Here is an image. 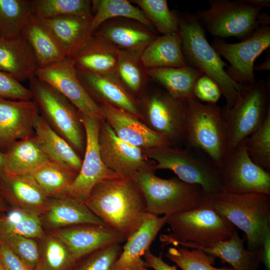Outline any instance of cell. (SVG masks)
Here are the masks:
<instances>
[{
	"label": "cell",
	"mask_w": 270,
	"mask_h": 270,
	"mask_svg": "<svg viewBox=\"0 0 270 270\" xmlns=\"http://www.w3.org/2000/svg\"><path fill=\"white\" fill-rule=\"evenodd\" d=\"M85 204L105 224L126 239L139 228L148 214L143 193L132 177L100 182Z\"/></svg>",
	"instance_id": "obj_1"
},
{
	"label": "cell",
	"mask_w": 270,
	"mask_h": 270,
	"mask_svg": "<svg viewBox=\"0 0 270 270\" xmlns=\"http://www.w3.org/2000/svg\"><path fill=\"white\" fill-rule=\"evenodd\" d=\"M178 33L184 58L188 65L212 79L219 86L231 108L236 102L244 85L234 81L227 74L228 64L210 44L206 30L194 14H178Z\"/></svg>",
	"instance_id": "obj_2"
},
{
	"label": "cell",
	"mask_w": 270,
	"mask_h": 270,
	"mask_svg": "<svg viewBox=\"0 0 270 270\" xmlns=\"http://www.w3.org/2000/svg\"><path fill=\"white\" fill-rule=\"evenodd\" d=\"M209 201V200H208ZM170 231L162 234L164 246L171 244L193 248H208L215 244L230 239L236 227L219 215L209 205L168 216Z\"/></svg>",
	"instance_id": "obj_3"
},
{
	"label": "cell",
	"mask_w": 270,
	"mask_h": 270,
	"mask_svg": "<svg viewBox=\"0 0 270 270\" xmlns=\"http://www.w3.org/2000/svg\"><path fill=\"white\" fill-rule=\"evenodd\" d=\"M143 151L154 162L156 170H170L181 180L200 186L209 197L224 191L219 167L198 148L168 146Z\"/></svg>",
	"instance_id": "obj_4"
},
{
	"label": "cell",
	"mask_w": 270,
	"mask_h": 270,
	"mask_svg": "<svg viewBox=\"0 0 270 270\" xmlns=\"http://www.w3.org/2000/svg\"><path fill=\"white\" fill-rule=\"evenodd\" d=\"M208 204L245 233L247 249L260 248L264 234L270 230V195L222 191L210 196Z\"/></svg>",
	"instance_id": "obj_5"
},
{
	"label": "cell",
	"mask_w": 270,
	"mask_h": 270,
	"mask_svg": "<svg viewBox=\"0 0 270 270\" xmlns=\"http://www.w3.org/2000/svg\"><path fill=\"white\" fill-rule=\"evenodd\" d=\"M156 171L146 170L132 176L143 193L148 213L170 216L208 204L209 197L200 186L186 183L178 177L159 178Z\"/></svg>",
	"instance_id": "obj_6"
},
{
	"label": "cell",
	"mask_w": 270,
	"mask_h": 270,
	"mask_svg": "<svg viewBox=\"0 0 270 270\" xmlns=\"http://www.w3.org/2000/svg\"><path fill=\"white\" fill-rule=\"evenodd\" d=\"M29 81L32 100L36 104L40 114L78 154L84 152L86 134L78 109L62 94L36 76Z\"/></svg>",
	"instance_id": "obj_7"
},
{
	"label": "cell",
	"mask_w": 270,
	"mask_h": 270,
	"mask_svg": "<svg viewBox=\"0 0 270 270\" xmlns=\"http://www.w3.org/2000/svg\"><path fill=\"white\" fill-rule=\"evenodd\" d=\"M221 109L228 150L258 128L270 114V82L260 79L244 85L234 105L230 108L224 105Z\"/></svg>",
	"instance_id": "obj_8"
},
{
	"label": "cell",
	"mask_w": 270,
	"mask_h": 270,
	"mask_svg": "<svg viewBox=\"0 0 270 270\" xmlns=\"http://www.w3.org/2000/svg\"><path fill=\"white\" fill-rule=\"evenodd\" d=\"M184 145L198 148L220 166L228 152V132L221 108L194 96L186 102Z\"/></svg>",
	"instance_id": "obj_9"
},
{
	"label": "cell",
	"mask_w": 270,
	"mask_h": 270,
	"mask_svg": "<svg viewBox=\"0 0 270 270\" xmlns=\"http://www.w3.org/2000/svg\"><path fill=\"white\" fill-rule=\"evenodd\" d=\"M206 10L194 14L204 30L215 38H248L259 26L258 17L262 10L238 0H208Z\"/></svg>",
	"instance_id": "obj_10"
},
{
	"label": "cell",
	"mask_w": 270,
	"mask_h": 270,
	"mask_svg": "<svg viewBox=\"0 0 270 270\" xmlns=\"http://www.w3.org/2000/svg\"><path fill=\"white\" fill-rule=\"evenodd\" d=\"M148 126L165 138L172 146L184 144L186 102L176 100L164 90L155 89L142 102Z\"/></svg>",
	"instance_id": "obj_11"
},
{
	"label": "cell",
	"mask_w": 270,
	"mask_h": 270,
	"mask_svg": "<svg viewBox=\"0 0 270 270\" xmlns=\"http://www.w3.org/2000/svg\"><path fill=\"white\" fill-rule=\"evenodd\" d=\"M220 170L224 191L270 195V172L252 160L244 140L228 150Z\"/></svg>",
	"instance_id": "obj_12"
},
{
	"label": "cell",
	"mask_w": 270,
	"mask_h": 270,
	"mask_svg": "<svg viewBox=\"0 0 270 270\" xmlns=\"http://www.w3.org/2000/svg\"><path fill=\"white\" fill-rule=\"evenodd\" d=\"M211 46L230 63L226 69L229 76L242 85L254 82V63L270 46V26H260L248 38L236 43H228L215 38Z\"/></svg>",
	"instance_id": "obj_13"
},
{
	"label": "cell",
	"mask_w": 270,
	"mask_h": 270,
	"mask_svg": "<svg viewBox=\"0 0 270 270\" xmlns=\"http://www.w3.org/2000/svg\"><path fill=\"white\" fill-rule=\"evenodd\" d=\"M86 134V148L80 169L66 195L84 202L94 186L100 182L122 177L108 168L100 153L98 137L102 120L80 112Z\"/></svg>",
	"instance_id": "obj_14"
},
{
	"label": "cell",
	"mask_w": 270,
	"mask_h": 270,
	"mask_svg": "<svg viewBox=\"0 0 270 270\" xmlns=\"http://www.w3.org/2000/svg\"><path fill=\"white\" fill-rule=\"evenodd\" d=\"M98 142L104 164L122 177H132L142 170L154 169V162L145 156L143 150L118 138L104 120L101 122Z\"/></svg>",
	"instance_id": "obj_15"
},
{
	"label": "cell",
	"mask_w": 270,
	"mask_h": 270,
	"mask_svg": "<svg viewBox=\"0 0 270 270\" xmlns=\"http://www.w3.org/2000/svg\"><path fill=\"white\" fill-rule=\"evenodd\" d=\"M36 76L67 98L82 114L104 120L100 106L80 81L71 58H66L46 68H38Z\"/></svg>",
	"instance_id": "obj_16"
},
{
	"label": "cell",
	"mask_w": 270,
	"mask_h": 270,
	"mask_svg": "<svg viewBox=\"0 0 270 270\" xmlns=\"http://www.w3.org/2000/svg\"><path fill=\"white\" fill-rule=\"evenodd\" d=\"M40 114L32 100H11L0 98V152L5 153L16 141L34 134Z\"/></svg>",
	"instance_id": "obj_17"
},
{
	"label": "cell",
	"mask_w": 270,
	"mask_h": 270,
	"mask_svg": "<svg viewBox=\"0 0 270 270\" xmlns=\"http://www.w3.org/2000/svg\"><path fill=\"white\" fill-rule=\"evenodd\" d=\"M60 240L77 260L126 238L106 225L84 224L48 231Z\"/></svg>",
	"instance_id": "obj_18"
},
{
	"label": "cell",
	"mask_w": 270,
	"mask_h": 270,
	"mask_svg": "<svg viewBox=\"0 0 270 270\" xmlns=\"http://www.w3.org/2000/svg\"><path fill=\"white\" fill-rule=\"evenodd\" d=\"M99 106L104 120L116 135L124 142L142 150L171 146L165 138L134 114L108 104Z\"/></svg>",
	"instance_id": "obj_19"
},
{
	"label": "cell",
	"mask_w": 270,
	"mask_h": 270,
	"mask_svg": "<svg viewBox=\"0 0 270 270\" xmlns=\"http://www.w3.org/2000/svg\"><path fill=\"white\" fill-rule=\"evenodd\" d=\"M92 34L119 50L139 57L158 36L154 30L138 21L126 18L107 20Z\"/></svg>",
	"instance_id": "obj_20"
},
{
	"label": "cell",
	"mask_w": 270,
	"mask_h": 270,
	"mask_svg": "<svg viewBox=\"0 0 270 270\" xmlns=\"http://www.w3.org/2000/svg\"><path fill=\"white\" fill-rule=\"evenodd\" d=\"M76 70L80 81L96 102L98 101L100 104H108L126 111L139 119L144 118L134 97L116 76Z\"/></svg>",
	"instance_id": "obj_21"
},
{
	"label": "cell",
	"mask_w": 270,
	"mask_h": 270,
	"mask_svg": "<svg viewBox=\"0 0 270 270\" xmlns=\"http://www.w3.org/2000/svg\"><path fill=\"white\" fill-rule=\"evenodd\" d=\"M0 194L12 208L40 216L48 208L50 198L30 174L2 175Z\"/></svg>",
	"instance_id": "obj_22"
},
{
	"label": "cell",
	"mask_w": 270,
	"mask_h": 270,
	"mask_svg": "<svg viewBox=\"0 0 270 270\" xmlns=\"http://www.w3.org/2000/svg\"><path fill=\"white\" fill-rule=\"evenodd\" d=\"M39 217L46 232L84 224L106 225L84 202L68 195L50 198L48 210Z\"/></svg>",
	"instance_id": "obj_23"
},
{
	"label": "cell",
	"mask_w": 270,
	"mask_h": 270,
	"mask_svg": "<svg viewBox=\"0 0 270 270\" xmlns=\"http://www.w3.org/2000/svg\"><path fill=\"white\" fill-rule=\"evenodd\" d=\"M168 216H160L148 213L139 228L126 239L122 251L110 270H134L146 268L142 256L163 226Z\"/></svg>",
	"instance_id": "obj_24"
},
{
	"label": "cell",
	"mask_w": 270,
	"mask_h": 270,
	"mask_svg": "<svg viewBox=\"0 0 270 270\" xmlns=\"http://www.w3.org/2000/svg\"><path fill=\"white\" fill-rule=\"evenodd\" d=\"M38 18L67 58L74 56L92 34L90 18L70 15L50 18Z\"/></svg>",
	"instance_id": "obj_25"
},
{
	"label": "cell",
	"mask_w": 270,
	"mask_h": 270,
	"mask_svg": "<svg viewBox=\"0 0 270 270\" xmlns=\"http://www.w3.org/2000/svg\"><path fill=\"white\" fill-rule=\"evenodd\" d=\"M38 68L31 48L21 35L0 38V70L21 82L36 76Z\"/></svg>",
	"instance_id": "obj_26"
},
{
	"label": "cell",
	"mask_w": 270,
	"mask_h": 270,
	"mask_svg": "<svg viewBox=\"0 0 270 270\" xmlns=\"http://www.w3.org/2000/svg\"><path fill=\"white\" fill-rule=\"evenodd\" d=\"M120 50L93 34L72 59L77 70L116 76Z\"/></svg>",
	"instance_id": "obj_27"
},
{
	"label": "cell",
	"mask_w": 270,
	"mask_h": 270,
	"mask_svg": "<svg viewBox=\"0 0 270 270\" xmlns=\"http://www.w3.org/2000/svg\"><path fill=\"white\" fill-rule=\"evenodd\" d=\"M20 35L31 48L38 68H46L66 58L54 36L34 14L28 17Z\"/></svg>",
	"instance_id": "obj_28"
},
{
	"label": "cell",
	"mask_w": 270,
	"mask_h": 270,
	"mask_svg": "<svg viewBox=\"0 0 270 270\" xmlns=\"http://www.w3.org/2000/svg\"><path fill=\"white\" fill-rule=\"evenodd\" d=\"M4 154L8 176L30 174L49 160L34 134L15 142Z\"/></svg>",
	"instance_id": "obj_29"
},
{
	"label": "cell",
	"mask_w": 270,
	"mask_h": 270,
	"mask_svg": "<svg viewBox=\"0 0 270 270\" xmlns=\"http://www.w3.org/2000/svg\"><path fill=\"white\" fill-rule=\"evenodd\" d=\"M246 238H240L236 230L228 240L220 241L208 248L195 247L222 263L227 262L234 270H259L262 262L260 248L250 250L244 246Z\"/></svg>",
	"instance_id": "obj_30"
},
{
	"label": "cell",
	"mask_w": 270,
	"mask_h": 270,
	"mask_svg": "<svg viewBox=\"0 0 270 270\" xmlns=\"http://www.w3.org/2000/svg\"><path fill=\"white\" fill-rule=\"evenodd\" d=\"M34 134L50 160L64 164L76 173L80 171L82 160L72 147L56 132L40 114L34 126Z\"/></svg>",
	"instance_id": "obj_31"
},
{
	"label": "cell",
	"mask_w": 270,
	"mask_h": 270,
	"mask_svg": "<svg viewBox=\"0 0 270 270\" xmlns=\"http://www.w3.org/2000/svg\"><path fill=\"white\" fill-rule=\"evenodd\" d=\"M140 60L146 70L188 65L178 32L158 36L142 52Z\"/></svg>",
	"instance_id": "obj_32"
},
{
	"label": "cell",
	"mask_w": 270,
	"mask_h": 270,
	"mask_svg": "<svg viewBox=\"0 0 270 270\" xmlns=\"http://www.w3.org/2000/svg\"><path fill=\"white\" fill-rule=\"evenodd\" d=\"M148 76L161 86L174 98L187 102L194 97V88L201 72L187 65L180 68L147 70Z\"/></svg>",
	"instance_id": "obj_33"
},
{
	"label": "cell",
	"mask_w": 270,
	"mask_h": 270,
	"mask_svg": "<svg viewBox=\"0 0 270 270\" xmlns=\"http://www.w3.org/2000/svg\"><path fill=\"white\" fill-rule=\"evenodd\" d=\"M92 7L94 12L91 22L92 32L106 21L116 18L133 20L154 30L141 9L128 0H93Z\"/></svg>",
	"instance_id": "obj_34"
},
{
	"label": "cell",
	"mask_w": 270,
	"mask_h": 270,
	"mask_svg": "<svg viewBox=\"0 0 270 270\" xmlns=\"http://www.w3.org/2000/svg\"><path fill=\"white\" fill-rule=\"evenodd\" d=\"M48 198L66 195L77 173L67 166L49 160L30 174Z\"/></svg>",
	"instance_id": "obj_35"
},
{
	"label": "cell",
	"mask_w": 270,
	"mask_h": 270,
	"mask_svg": "<svg viewBox=\"0 0 270 270\" xmlns=\"http://www.w3.org/2000/svg\"><path fill=\"white\" fill-rule=\"evenodd\" d=\"M38 241L40 254L35 270H74L78 260L60 240L45 231Z\"/></svg>",
	"instance_id": "obj_36"
},
{
	"label": "cell",
	"mask_w": 270,
	"mask_h": 270,
	"mask_svg": "<svg viewBox=\"0 0 270 270\" xmlns=\"http://www.w3.org/2000/svg\"><path fill=\"white\" fill-rule=\"evenodd\" d=\"M32 12L40 18H50L75 15L92 18V0H30Z\"/></svg>",
	"instance_id": "obj_37"
},
{
	"label": "cell",
	"mask_w": 270,
	"mask_h": 270,
	"mask_svg": "<svg viewBox=\"0 0 270 270\" xmlns=\"http://www.w3.org/2000/svg\"><path fill=\"white\" fill-rule=\"evenodd\" d=\"M32 14L30 0H0V38L20 36Z\"/></svg>",
	"instance_id": "obj_38"
},
{
	"label": "cell",
	"mask_w": 270,
	"mask_h": 270,
	"mask_svg": "<svg viewBox=\"0 0 270 270\" xmlns=\"http://www.w3.org/2000/svg\"><path fill=\"white\" fill-rule=\"evenodd\" d=\"M44 233L38 216L18 209L11 208L0 224V234H14L38 240Z\"/></svg>",
	"instance_id": "obj_39"
},
{
	"label": "cell",
	"mask_w": 270,
	"mask_h": 270,
	"mask_svg": "<svg viewBox=\"0 0 270 270\" xmlns=\"http://www.w3.org/2000/svg\"><path fill=\"white\" fill-rule=\"evenodd\" d=\"M132 2L141 9L154 28L162 35L178 32V14L170 9L166 0Z\"/></svg>",
	"instance_id": "obj_40"
},
{
	"label": "cell",
	"mask_w": 270,
	"mask_h": 270,
	"mask_svg": "<svg viewBox=\"0 0 270 270\" xmlns=\"http://www.w3.org/2000/svg\"><path fill=\"white\" fill-rule=\"evenodd\" d=\"M116 76L130 93L139 92L148 76L140 57L122 51L118 56Z\"/></svg>",
	"instance_id": "obj_41"
},
{
	"label": "cell",
	"mask_w": 270,
	"mask_h": 270,
	"mask_svg": "<svg viewBox=\"0 0 270 270\" xmlns=\"http://www.w3.org/2000/svg\"><path fill=\"white\" fill-rule=\"evenodd\" d=\"M178 246L170 247L166 257L182 270H234L231 267L217 268L214 266L216 258L198 248Z\"/></svg>",
	"instance_id": "obj_42"
},
{
	"label": "cell",
	"mask_w": 270,
	"mask_h": 270,
	"mask_svg": "<svg viewBox=\"0 0 270 270\" xmlns=\"http://www.w3.org/2000/svg\"><path fill=\"white\" fill-rule=\"evenodd\" d=\"M244 142L252 160L270 172V114L260 128L244 140Z\"/></svg>",
	"instance_id": "obj_43"
},
{
	"label": "cell",
	"mask_w": 270,
	"mask_h": 270,
	"mask_svg": "<svg viewBox=\"0 0 270 270\" xmlns=\"http://www.w3.org/2000/svg\"><path fill=\"white\" fill-rule=\"evenodd\" d=\"M0 240L30 270H36L40 254L38 240L14 234H1Z\"/></svg>",
	"instance_id": "obj_44"
},
{
	"label": "cell",
	"mask_w": 270,
	"mask_h": 270,
	"mask_svg": "<svg viewBox=\"0 0 270 270\" xmlns=\"http://www.w3.org/2000/svg\"><path fill=\"white\" fill-rule=\"evenodd\" d=\"M122 251L120 244H114L79 259L74 270H110Z\"/></svg>",
	"instance_id": "obj_45"
},
{
	"label": "cell",
	"mask_w": 270,
	"mask_h": 270,
	"mask_svg": "<svg viewBox=\"0 0 270 270\" xmlns=\"http://www.w3.org/2000/svg\"><path fill=\"white\" fill-rule=\"evenodd\" d=\"M0 98L11 100H32L28 88L8 74L0 70Z\"/></svg>",
	"instance_id": "obj_46"
},
{
	"label": "cell",
	"mask_w": 270,
	"mask_h": 270,
	"mask_svg": "<svg viewBox=\"0 0 270 270\" xmlns=\"http://www.w3.org/2000/svg\"><path fill=\"white\" fill-rule=\"evenodd\" d=\"M193 93L198 100L208 104H216L222 95L218 84L203 74L196 82Z\"/></svg>",
	"instance_id": "obj_47"
},
{
	"label": "cell",
	"mask_w": 270,
	"mask_h": 270,
	"mask_svg": "<svg viewBox=\"0 0 270 270\" xmlns=\"http://www.w3.org/2000/svg\"><path fill=\"white\" fill-rule=\"evenodd\" d=\"M0 262L4 270H30L0 240Z\"/></svg>",
	"instance_id": "obj_48"
},
{
	"label": "cell",
	"mask_w": 270,
	"mask_h": 270,
	"mask_svg": "<svg viewBox=\"0 0 270 270\" xmlns=\"http://www.w3.org/2000/svg\"><path fill=\"white\" fill-rule=\"evenodd\" d=\"M146 268H151L154 270H177L174 266H170L164 262L162 256H156L148 250L144 255Z\"/></svg>",
	"instance_id": "obj_49"
},
{
	"label": "cell",
	"mask_w": 270,
	"mask_h": 270,
	"mask_svg": "<svg viewBox=\"0 0 270 270\" xmlns=\"http://www.w3.org/2000/svg\"><path fill=\"white\" fill-rule=\"evenodd\" d=\"M262 262L266 270H270V230H267L263 238L260 247Z\"/></svg>",
	"instance_id": "obj_50"
},
{
	"label": "cell",
	"mask_w": 270,
	"mask_h": 270,
	"mask_svg": "<svg viewBox=\"0 0 270 270\" xmlns=\"http://www.w3.org/2000/svg\"><path fill=\"white\" fill-rule=\"evenodd\" d=\"M241 1L261 10L264 8H269L270 6V0H241Z\"/></svg>",
	"instance_id": "obj_51"
},
{
	"label": "cell",
	"mask_w": 270,
	"mask_h": 270,
	"mask_svg": "<svg viewBox=\"0 0 270 270\" xmlns=\"http://www.w3.org/2000/svg\"><path fill=\"white\" fill-rule=\"evenodd\" d=\"M270 54H267L264 60L261 64L254 66V70L258 72H263L270 70Z\"/></svg>",
	"instance_id": "obj_52"
},
{
	"label": "cell",
	"mask_w": 270,
	"mask_h": 270,
	"mask_svg": "<svg viewBox=\"0 0 270 270\" xmlns=\"http://www.w3.org/2000/svg\"><path fill=\"white\" fill-rule=\"evenodd\" d=\"M11 208L0 194V217L6 214Z\"/></svg>",
	"instance_id": "obj_53"
},
{
	"label": "cell",
	"mask_w": 270,
	"mask_h": 270,
	"mask_svg": "<svg viewBox=\"0 0 270 270\" xmlns=\"http://www.w3.org/2000/svg\"><path fill=\"white\" fill-rule=\"evenodd\" d=\"M4 153L0 152V176L4 174Z\"/></svg>",
	"instance_id": "obj_54"
},
{
	"label": "cell",
	"mask_w": 270,
	"mask_h": 270,
	"mask_svg": "<svg viewBox=\"0 0 270 270\" xmlns=\"http://www.w3.org/2000/svg\"><path fill=\"white\" fill-rule=\"evenodd\" d=\"M134 270H148L146 268H142Z\"/></svg>",
	"instance_id": "obj_55"
},
{
	"label": "cell",
	"mask_w": 270,
	"mask_h": 270,
	"mask_svg": "<svg viewBox=\"0 0 270 270\" xmlns=\"http://www.w3.org/2000/svg\"><path fill=\"white\" fill-rule=\"evenodd\" d=\"M4 215H3V216H2L0 217V224L2 222V220H3V217H4Z\"/></svg>",
	"instance_id": "obj_56"
},
{
	"label": "cell",
	"mask_w": 270,
	"mask_h": 270,
	"mask_svg": "<svg viewBox=\"0 0 270 270\" xmlns=\"http://www.w3.org/2000/svg\"><path fill=\"white\" fill-rule=\"evenodd\" d=\"M0 270H4L0 262Z\"/></svg>",
	"instance_id": "obj_57"
}]
</instances>
